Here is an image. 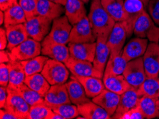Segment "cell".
Listing matches in <instances>:
<instances>
[{
	"label": "cell",
	"instance_id": "484cf974",
	"mask_svg": "<svg viewBox=\"0 0 159 119\" xmlns=\"http://www.w3.org/2000/svg\"><path fill=\"white\" fill-rule=\"evenodd\" d=\"M103 81L106 89L119 95H121L124 92L132 88L123 74L105 75L103 77Z\"/></svg>",
	"mask_w": 159,
	"mask_h": 119
},
{
	"label": "cell",
	"instance_id": "7c38bea8",
	"mask_svg": "<svg viewBox=\"0 0 159 119\" xmlns=\"http://www.w3.org/2000/svg\"><path fill=\"white\" fill-rule=\"evenodd\" d=\"M144 69L147 77L158 78L159 74V44L158 43H148L145 54L143 56Z\"/></svg>",
	"mask_w": 159,
	"mask_h": 119
},
{
	"label": "cell",
	"instance_id": "681fc988",
	"mask_svg": "<svg viewBox=\"0 0 159 119\" xmlns=\"http://www.w3.org/2000/svg\"><path fill=\"white\" fill-rule=\"evenodd\" d=\"M51 119H64L63 117L61 115H59V114H58L57 113H53V115L52 116Z\"/></svg>",
	"mask_w": 159,
	"mask_h": 119
},
{
	"label": "cell",
	"instance_id": "816d5d0a",
	"mask_svg": "<svg viewBox=\"0 0 159 119\" xmlns=\"http://www.w3.org/2000/svg\"><path fill=\"white\" fill-rule=\"evenodd\" d=\"M142 2H143V3L144 4V6H145V7H147V6H148V2L150 0H141Z\"/></svg>",
	"mask_w": 159,
	"mask_h": 119
},
{
	"label": "cell",
	"instance_id": "b9f144b4",
	"mask_svg": "<svg viewBox=\"0 0 159 119\" xmlns=\"http://www.w3.org/2000/svg\"><path fill=\"white\" fill-rule=\"evenodd\" d=\"M9 84V71L7 64H0V86L7 87Z\"/></svg>",
	"mask_w": 159,
	"mask_h": 119
},
{
	"label": "cell",
	"instance_id": "52a82bcc",
	"mask_svg": "<svg viewBox=\"0 0 159 119\" xmlns=\"http://www.w3.org/2000/svg\"><path fill=\"white\" fill-rule=\"evenodd\" d=\"M52 21V20L39 15H37L26 20L25 25L29 37L37 42H42L50 32Z\"/></svg>",
	"mask_w": 159,
	"mask_h": 119
},
{
	"label": "cell",
	"instance_id": "1f68e13d",
	"mask_svg": "<svg viewBox=\"0 0 159 119\" xmlns=\"http://www.w3.org/2000/svg\"><path fill=\"white\" fill-rule=\"evenodd\" d=\"M123 51L116 55H110L109 59L106 66L105 75H121L123 74L128 62L123 57Z\"/></svg>",
	"mask_w": 159,
	"mask_h": 119
},
{
	"label": "cell",
	"instance_id": "8d00e7d4",
	"mask_svg": "<svg viewBox=\"0 0 159 119\" xmlns=\"http://www.w3.org/2000/svg\"><path fill=\"white\" fill-rule=\"evenodd\" d=\"M54 112L45 102L30 106L28 119H51Z\"/></svg>",
	"mask_w": 159,
	"mask_h": 119
},
{
	"label": "cell",
	"instance_id": "7402d4cb",
	"mask_svg": "<svg viewBox=\"0 0 159 119\" xmlns=\"http://www.w3.org/2000/svg\"><path fill=\"white\" fill-rule=\"evenodd\" d=\"M107 42V40L101 37L96 39L95 57L93 62V66L103 74H104L106 66L111 54L110 48H108Z\"/></svg>",
	"mask_w": 159,
	"mask_h": 119
},
{
	"label": "cell",
	"instance_id": "ab89813d",
	"mask_svg": "<svg viewBox=\"0 0 159 119\" xmlns=\"http://www.w3.org/2000/svg\"><path fill=\"white\" fill-rule=\"evenodd\" d=\"M147 8L149 15L155 24L159 26V0H150Z\"/></svg>",
	"mask_w": 159,
	"mask_h": 119
},
{
	"label": "cell",
	"instance_id": "4316f807",
	"mask_svg": "<svg viewBox=\"0 0 159 119\" xmlns=\"http://www.w3.org/2000/svg\"><path fill=\"white\" fill-rule=\"evenodd\" d=\"M76 79L82 84L86 96L89 98H93L102 93L104 90L103 81L100 78L93 76H75Z\"/></svg>",
	"mask_w": 159,
	"mask_h": 119
},
{
	"label": "cell",
	"instance_id": "603a6c76",
	"mask_svg": "<svg viewBox=\"0 0 159 119\" xmlns=\"http://www.w3.org/2000/svg\"><path fill=\"white\" fill-rule=\"evenodd\" d=\"M6 31L8 40L7 49L9 51L17 47L29 38L25 24L9 26L6 28Z\"/></svg>",
	"mask_w": 159,
	"mask_h": 119
},
{
	"label": "cell",
	"instance_id": "f35d334b",
	"mask_svg": "<svg viewBox=\"0 0 159 119\" xmlns=\"http://www.w3.org/2000/svg\"><path fill=\"white\" fill-rule=\"evenodd\" d=\"M19 4L25 11L26 20L37 15L38 0H19Z\"/></svg>",
	"mask_w": 159,
	"mask_h": 119
},
{
	"label": "cell",
	"instance_id": "30bf717a",
	"mask_svg": "<svg viewBox=\"0 0 159 119\" xmlns=\"http://www.w3.org/2000/svg\"><path fill=\"white\" fill-rule=\"evenodd\" d=\"M96 39L93 33L88 16L81 19L72 26L69 42L71 43H93Z\"/></svg>",
	"mask_w": 159,
	"mask_h": 119
},
{
	"label": "cell",
	"instance_id": "d590c367",
	"mask_svg": "<svg viewBox=\"0 0 159 119\" xmlns=\"http://www.w3.org/2000/svg\"><path fill=\"white\" fill-rule=\"evenodd\" d=\"M15 89L17 90L20 95L23 97V98L27 102V103L30 106L44 102V97L41 96L39 94L30 88L25 84L21 85L20 86Z\"/></svg>",
	"mask_w": 159,
	"mask_h": 119
},
{
	"label": "cell",
	"instance_id": "9a60e30c",
	"mask_svg": "<svg viewBox=\"0 0 159 119\" xmlns=\"http://www.w3.org/2000/svg\"><path fill=\"white\" fill-rule=\"evenodd\" d=\"M42 54L52 59L59 61L65 64L71 57L69 48L65 44L44 39L42 42Z\"/></svg>",
	"mask_w": 159,
	"mask_h": 119
},
{
	"label": "cell",
	"instance_id": "60d3db41",
	"mask_svg": "<svg viewBox=\"0 0 159 119\" xmlns=\"http://www.w3.org/2000/svg\"><path fill=\"white\" fill-rule=\"evenodd\" d=\"M146 118L141 108L137 106L136 107L125 112L119 119H144Z\"/></svg>",
	"mask_w": 159,
	"mask_h": 119
},
{
	"label": "cell",
	"instance_id": "f546056e",
	"mask_svg": "<svg viewBox=\"0 0 159 119\" xmlns=\"http://www.w3.org/2000/svg\"><path fill=\"white\" fill-rule=\"evenodd\" d=\"M138 106L146 118H159V98L142 96Z\"/></svg>",
	"mask_w": 159,
	"mask_h": 119
},
{
	"label": "cell",
	"instance_id": "ac0fdd59",
	"mask_svg": "<svg viewBox=\"0 0 159 119\" xmlns=\"http://www.w3.org/2000/svg\"><path fill=\"white\" fill-rule=\"evenodd\" d=\"M147 39L137 37L134 38L123 48V57L128 62L130 61L142 57L145 54L148 42Z\"/></svg>",
	"mask_w": 159,
	"mask_h": 119
},
{
	"label": "cell",
	"instance_id": "7dc6e473",
	"mask_svg": "<svg viewBox=\"0 0 159 119\" xmlns=\"http://www.w3.org/2000/svg\"><path fill=\"white\" fill-rule=\"evenodd\" d=\"M10 60L11 59L9 55V52H7L5 50H2L1 52H0V62L7 64Z\"/></svg>",
	"mask_w": 159,
	"mask_h": 119
},
{
	"label": "cell",
	"instance_id": "e0dca14e",
	"mask_svg": "<svg viewBox=\"0 0 159 119\" xmlns=\"http://www.w3.org/2000/svg\"><path fill=\"white\" fill-rule=\"evenodd\" d=\"M71 57L92 62L94 60L96 42L68 43Z\"/></svg>",
	"mask_w": 159,
	"mask_h": 119
},
{
	"label": "cell",
	"instance_id": "4fadbf2b",
	"mask_svg": "<svg viewBox=\"0 0 159 119\" xmlns=\"http://www.w3.org/2000/svg\"><path fill=\"white\" fill-rule=\"evenodd\" d=\"M44 102L50 108L66 103H72L69 98L66 84L52 85L47 94L44 96Z\"/></svg>",
	"mask_w": 159,
	"mask_h": 119
},
{
	"label": "cell",
	"instance_id": "f1b7e54d",
	"mask_svg": "<svg viewBox=\"0 0 159 119\" xmlns=\"http://www.w3.org/2000/svg\"><path fill=\"white\" fill-rule=\"evenodd\" d=\"M101 3L116 22L125 20L126 14L124 9V0H101Z\"/></svg>",
	"mask_w": 159,
	"mask_h": 119
},
{
	"label": "cell",
	"instance_id": "277c9868",
	"mask_svg": "<svg viewBox=\"0 0 159 119\" xmlns=\"http://www.w3.org/2000/svg\"><path fill=\"white\" fill-rule=\"evenodd\" d=\"M72 26L66 15L60 16L53 20L50 32L44 39L66 45L69 43Z\"/></svg>",
	"mask_w": 159,
	"mask_h": 119
},
{
	"label": "cell",
	"instance_id": "bcb514c9",
	"mask_svg": "<svg viewBox=\"0 0 159 119\" xmlns=\"http://www.w3.org/2000/svg\"><path fill=\"white\" fill-rule=\"evenodd\" d=\"M0 118L1 119H19L17 116L14 115L12 113L7 111L6 109L1 108L0 110Z\"/></svg>",
	"mask_w": 159,
	"mask_h": 119
},
{
	"label": "cell",
	"instance_id": "3957f363",
	"mask_svg": "<svg viewBox=\"0 0 159 119\" xmlns=\"http://www.w3.org/2000/svg\"><path fill=\"white\" fill-rule=\"evenodd\" d=\"M69 72L70 71L64 63L49 59L41 73L52 86L66 84L69 79Z\"/></svg>",
	"mask_w": 159,
	"mask_h": 119
},
{
	"label": "cell",
	"instance_id": "ffe728a7",
	"mask_svg": "<svg viewBox=\"0 0 159 119\" xmlns=\"http://www.w3.org/2000/svg\"><path fill=\"white\" fill-rule=\"evenodd\" d=\"M65 13V7L50 0H38L37 15L54 20Z\"/></svg>",
	"mask_w": 159,
	"mask_h": 119
},
{
	"label": "cell",
	"instance_id": "4dcf8cb0",
	"mask_svg": "<svg viewBox=\"0 0 159 119\" xmlns=\"http://www.w3.org/2000/svg\"><path fill=\"white\" fill-rule=\"evenodd\" d=\"M25 84L43 97H44L51 87V85L42 74V73L26 76Z\"/></svg>",
	"mask_w": 159,
	"mask_h": 119
},
{
	"label": "cell",
	"instance_id": "74e56055",
	"mask_svg": "<svg viewBox=\"0 0 159 119\" xmlns=\"http://www.w3.org/2000/svg\"><path fill=\"white\" fill-rule=\"evenodd\" d=\"M53 111L61 115L64 119L75 118L79 116L78 107L75 104L66 103L52 108Z\"/></svg>",
	"mask_w": 159,
	"mask_h": 119
},
{
	"label": "cell",
	"instance_id": "5b68a950",
	"mask_svg": "<svg viewBox=\"0 0 159 119\" xmlns=\"http://www.w3.org/2000/svg\"><path fill=\"white\" fill-rule=\"evenodd\" d=\"M7 92L8 96L4 108L17 116L19 119H28L30 106L27 102L15 89L7 86Z\"/></svg>",
	"mask_w": 159,
	"mask_h": 119
},
{
	"label": "cell",
	"instance_id": "d4e9b609",
	"mask_svg": "<svg viewBox=\"0 0 159 119\" xmlns=\"http://www.w3.org/2000/svg\"><path fill=\"white\" fill-rule=\"evenodd\" d=\"M79 115L85 119H110L111 118L104 108L93 101H89L77 106Z\"/></svg>",
	"mask_w": 159,
	"mask_h": 119
},
{
	"label": "cell",
	"instance_id": "8992f818",
	"mask_svg": "<svg viewBox=\"0 0 159 119\" xmlns=\"http://www.w3.org/2000/svg\"><path fill=\"white\" fill-rule=\"evenodd\" d=\"M42 46L39 42L32 38H28L17 47L9 52L11 60L26 61L39 56L42 53Z\"/></svg>",
	"mask_w": 159,
	"mask_h": 119
},
{
	"label": "cell",
	"instance_id": "f907efd6",
	"mask_svg": "<svg viewBox=\"0 0 159 119\" xmlns=\"http://www.w3.org/2000/svg\"><path fill=\"white\" fill-rule=\"evenodd\" d=\"M4 22V12L1 11H0V23L2 24Z\"/></svg>",
	"mask_w": 159,
	"mask_h": 119
},
{
	"label": "cell",
	"instance_id": "f6af8a7d",
	"mask_svg": "<svg viewBox=\"0 0 159 119\" xmlns=\"http://www.w3.org/2000/svg\"><path fill=\"white\" fill-rule=\"evenodd\" d=\"M16 4H18L17 0H0V9L4 12Z\"/></svg>",
	"mask_w": 159,
	"mask_h": 119
},
{
	"label": "cell",
	"instance_id": "c3c4849f",
	"mask_svg": "<svg viewBox=\"0 0 159 119\" xmlns=\"http://www.w3.org/2000/svg\"><path fill=\"white\" fill-rule=\"evenodd\" d=\"M50 1L55 2V3H57V4H61V5H63V6H65L66 4L67 0H50Z\"/></svg>",
	"mask_w": 159,
	"mask_h": 119
},
{
	"label": "cell",
	"instance_id": "2e32d148",
	"mask_svg": "<svg viewBox=\"0 0 159 119\" xmlns=\"http://www.w3.org/2000/svg\"><path fill=\"white\" fill-rule=\"evenodd\" d=\"M126 38V30L124 24L121 21L116 22L107 42L111 51L110 55H116L122 52Z\"/></svg>",
	"mask_w": 159,
	"mask_h": 119
},
{
	"label": "cell",
	"instance_id": "5bb4252c",
	"mask_svg": "<svg viewBox=\"0 0 159 119\" xmlns=\"http://www.w3.org/2000/svg\"><path fill=\"white\" fill-rule=\"evenodd\" d=\"M141 96V94L139 93L138 90L134 87L122 94L116 111L112 116L111 118L119 119L125 112L136 107L139 105V100Z\"/></svg>",
	"mask_w": 159,
	"mask_h": 119
},
{
	"label": "cell",
	"instance_id": "7bdbcfd3",
	"mask_svg": "<svg viewBox=\"0 0 159 119\" xmlns=\"http://www.w3.org/2000/svg\"><path fill=\"white\" fill-rule=\"evenodd\" d=\"M8 44V40H7L6 29L1 27L0 29V49L4 50L7 47Z\"/></svg>",
	"mask_w": 159,
	"mask_h": 119
},
{
	"label": "cell",
	"instance_id": "6da1fadb",
	"mask_svg": "<svg viewBox=\"0 0 159 119\" xmlns=\"http://www.w3.org/2000/svg\"><path fill=\"white\" fill-rule=\"evenodd\" d=\"M96 39L101 37L107 40L116 21L103 9L101 0H93L88 15Z\"/></svg>",
	"mask_w": 159,
	"mask_h": 119
},
{
	"label": "cell",
	"instance_id": "d6986e66",
	"mask_svg": "<svg viewBox=\"0 0 159 119\" xmlns=\"http://www.w3.org/2000/svg\"><path fill=\"white\" fill-rule=\"evenodd\" d=\"M120 98L121 95L105 89L99 95L93 98L92 101L104 108L112 117L116 111Z\"/></svg>",
	"mask_w": 159,
	"mask_h": 119
},
{
	"label": "cell",
	"instance_id": "db71d44e",
	"mask_svg": "<svg viewBox=\"0 0 159 119\" xmlns=\"http://www.w3.org/2000/svg\"><path fill=\"white\" fill-rule=\"evenodd\" d=\"M158 78H159V74H158Z\"/></svg>",
	"mask_w": 159,
	"mask_h": 119
},
{
	"label": "cell",
	"instance_id": "f5cc1de1",
	"mask_svg": "<svg viewBox=\"0 0 159 119\" xmlns=\"http://www.w3.org/2000/svg\"><path fill=\"white\" fill-rule=\"evenodd\" d=\"M81 1H82V2H84V3H85V4H87V3H88V2H89V0H81Z\"/></svg>",
	"mask_w": 159,
	"mask_h": 119
},
{
	"label": "cell",
	"instance_id": "cb8c5ba5",
	"mask_svg": "<svg viewBox=\"0 0 159 119\" xmlns=\"http://www.w3.org/2000/svg\"><path fill=\"white\" fill-rule=\"evenodd\" d=\"M84 2L81 0H67L65 7V15L72 26L86 16Z\"/></svg>",
	"mask_w": 159,
	"mask_h": 119
},
{
	"label": "cell",
	"instance_id": "8fae6325",
	"mask_svg": "<svg viewBox=\"0 0 159 119\" xmlns=\"http://www.w3.org/2000/svg\"><path fill=\"white\" fill-rule=\"evenodd\" d=\"M65 65L74 76H93L100 79L103 77V74L93 66L92 62L88 61L70 57Z\"/></svg>",
	"mask_w": 159,
	"mask_h": 119
},
{
	"label": "cell",
	"instance_id": "836d02e7",
	"mask_svg": "<svg viewBox=\"0 0 159 119\" xmlns=\"http://www.w3.org/2000/svg\"><path fill=\"white\" fill-rule=\"evenodd\" d=\"M49 59V57L47 56L39 55L32 59L21 61V62L25 69L26 76L42 72L46 63Z\"/></svg>",
	"mask_w": 159,
	"mask_h": 119
},
{
	"label": "cell",
	"instance_id": "9c48e42d",
	"mask_svg": "<svg viewBox=\"0 0 159 119\" xmlns=\"http://www.w3.org/2000/svg\"><path fill=\"white\" fill-rule=\"evenodd\" d=\"M124 9L126 16L121 22L126 30L127 37H130L134 34L137 19L145 10V6L141 0H124Z\"/></svg>",
	"mask_w": 159,
	"mask_h": 119
},
{
	"label": "cell",
	"instance_id": "ba28073f",
	"mask_svg": "<svg viewBox=\"0 0 159 119\" xmlns=\"http://www.w3.org/2000/svg\"><path fill=\"white\" fill-rule=\"evenodd\" d=\"M123 75L132 87L138 89L147 77L143 66V57L128 62Z\"/></svg>",
	"mask_w": 159,
	"mask_h": 119
},
{
	"label": "cell",
	"instance_id": "11a10c76",
	"mask_svg": "<svg viewBox=\"0 0 159 119\" xmlns=\"http://www.w3.org/2000/svg\"><path fill=\"white\" fill-rule=\"evenodd\" d=\"M158 44H159V42H158Z\"/></svg>",
	"mask_w": 159,
	"mask_h": 119
},
{
	"label": "cell",
	"instance_id": "44dd1931",
	"mask_svg": "<svg viewBox=\"0 0 159 119\" xmlns=\"http://www.w3.org/2000/svg\"><path fill=\"white\" fill-rule=\"evenodd\" d=\"M71 78V79L70 81H67L65 84H66L71 103L78 106L90 101V98L86 96V91L82 84L76 79L74 75H72Z\"/></svg>",
	"mask_w": 159,
	"mask_h": 119
},
{
	"label": "cell",
	"instance_id": "83f0119b",
	"mask_svg": "<svg viewBox=\"0 0 159 119\" xmlns=\"http://www.w3.org/2000/svg\"><path fill=\"white\" fill-rule=\"evenodd\" d=\"M9 71V87L16 89L25 84L26 74L20 61L10 60L7 63Z\"/></svg>",
	"mask_w": 159,
	"mask_h": 119
},
{
	"label": "cell",
	"instance_id": "d6a6232c",
	"mask_svg": "<svg viewBox=\"0 0 159 119\" xmlns=\"http://www.w3.org/2000/svg\"><path fill=\"white\" fill-rule=\"evenodd\" d=\"M26 21V17L25 11L19 3L14 4L4 11V23L5 28L16 24H25Z\"/></svg>",
	"mask_w": 159,
	"mask_h": 119
},
{
	"label": "cell",
	"instance_id": "7a4b0ae2",
	"mask_svg": "<svg viewBox=\"0 0 159 119\" xmlns=\"http://www.w3.org/2000/svg\"><path fill=\"white\" fill-rule=\"evenodd\" d=\"M134 34L137 37L147 39L151 42H159V27L146 10L142 12L135 23Z\"/></svg>",
	"mask_w": 159,
	"mask_h": 119
},
{
	"label": "cell",
	"instance_id": "ee69618b",
	"mask_svg": "<svg viewBox=\"0 0 159 119\" xmlns=\"http://www.w3.org/2000/svg\"><path fill=\"white\" fill-rule=\"evenodd\" d=\"M7 96H8L7 87H0V107H1V108H4V106L7 103Z\"/></svg>",
	"mask_w": 159,
	"mask_h": 119
},
{
	"label": "cell",
	"instance_id": "e575fe53",
	"mask_svg": "<svg viewBox=\"0 0 159 119\" xmlns=\"http://www.w3.org/2000/svg\"><path fill=\"white\" fill-rule=\"evenodd\" d=\"M137 90L141 96L159 98V78L146 77Z\"/></svg>",
	"mask_w": 159,
	"mask_h": 119
}]
</instances>
